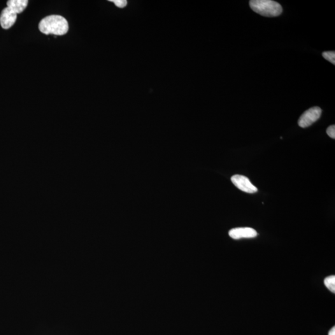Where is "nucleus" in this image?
<instances>
[{
  "mask_svg": "<svg viewBox=\"0 0 335 335\" xmlns=\"http://www.w3.org/2000/svg\"><path fill=\"white\" fill-rule=\"evenodd\" d=\"M69 29L68 22L66 19L60 15L47 16L39 24V31L46 35L63 36L68 32Z\"/></svg>",
  "mask_w": 335,
  "mask_h": 335,
  "instance_id": "f257e3e1",
  "label": "nucleus"
},
{
  "mask_svg": "<svg viewBox=\"0 0 335 335\" xmlns=\"http://www.w3.org/2000/svg\"><path fill=\"white\" fill-rule=\"evenodd\" d=\"M231 181L232 183L242 191L251 194L258 191L257 188L251 183L247 177L236 174L232 177Z\"/></svg>",
  "mask_w": 335,
  "mask_h": 335,
  "instance_id": "20e7f679",
  "label": "nucleus"
},
{
  "mask_svg": "<svg viewBox=\"0 0 335 335\" xmlns=\"http://www.w3.org/2000/svg\"><path fill=\"white\" fill-rule=\"evenodd\" d=\"M250 6L255 13L266 17H276L283 12L281 4L272 0H251Z\"/></svg>",
  "mask_w": 335,
  "mask_h": 335,
  "instance_id": "f03ea898",
  "label": "nucleus"
},
{
  "mask_svg": "<svg viewBox=\"0 0 335 335\" xmlns=\"http://www.w3.org/2000/svg\"><path fill=\"white\" fill-rule=\"evenodd\" d=\"M229 234L233 239L255 238L258 236V233L255 229L250 227L236 228L230 230Z\"/></svg>",
  "mask_w": 335,
  "mask_h": 335,
  "instance_id": "39448f33",
  "label": "nucleus"
},
{
  "mask_svg": "<svg viewBox=\"0 0 335 335\" xmlns=\"http://www.w3.org/2000/svg\"><path fill=\"white\" fill-rule=\"evenodd\" d=\"M325 285L330 291L335 292V276H331L326 278L324 281Z\"/></svg>",
  "mask_w": 335,
  "mask_h": 335,
  "instance_id": "6e6552de",
  "label": "nucleus"
},
{
  "mask_svg": "<svg viewBox=\"0 0 335 335\" xmlns=\"http://www.w3.org/2000/svg\"><path fill=\"white\" fill-rule=\"evenodd\" d=\"M322 56L325 59L328 60L332 64H335V52H324L322 53Z\"/></svg>",
  "mask_w": 335,
  "mask_h": 335,
  "instance_id": "1a4fd4ad",
  "label": "nucleus"
},
{
  "mask_svg": "<svg viewBox=\"0 0 335 335\" xmlns=\"http://www.w3.org/2000/svg\"><path fill=\"white\" fill-rule=\"evenodd\" d=\"M109 1L113 2L116 6L120 8H124L127 4L126 0H109Z\"/></svg>",
  "mask_w": 335,
  "mask_h": 335,
  "instance_id": "9d476101",
  "label": "nucleus"
},
{
  "mask_svg": "<svg viewBox=\"0 0 335 335\" xmlns=\"http://www.w3.org/2000/svg\"><path fill=\"white\" fill-rule=\"evenodd\" d=\"M322 110L319 107H313L305 111L298 120V124L302 128H306L319 120Z\"/></svg>",
  "mask_w": 335,
  "mask_h": 335,
  "instance_id": "7ed1b4c3",
  "label": "nucleus"
},
{
  "mask_svg": "<svg viewBox=\"0 0 335 335\" xmlns=\"http://www.w3.org/2000/svg\"><path fill=\"white\" fill-rule=\"evenodd\" d=\"M329 335H335V328L333 327L330 331L329 332Z\"/></svg>",
  "mask_w": 335,
  "mask_h": 335,
  "instance_id": "f8f14e48",
  "label": "nucleus"
},
{
  "mask_svg": "<svg viewBox=\"0 0 335 335\" xmlns=\"http://www.w3.org/2000/svg\"><path fill=\"white\" fill-rule=\"evenodd\" d=\"M327 134L329 135V137L331 138L335 139V125H330V127L327 128Z\"/></svg>",
  "mask_w": 335,
  "mask_h": 335,
  "instance_id": "9b49d317",
  "label": "nucleus"
},
{
  "mask_svg": "<svg viewBox=\"0 0 335 335\" xmlns=\"http://www.w3.org/2000/svg\"><path fill=\"white\" fill-rule=\"evenodd\" d=\"M27 0H9L7 1V7L16 14L22 13L27 6Z\"/></svg>",
  "mask_w": 335,
  "mask_h": 335,
  "instance_id": "0eeeda50",
  "label": "nucleus"
},
{
  "mask_svg": "<svg viewBox=\"0 0 335 335\" xmlns=\"http://www.w3.org/2000/svg\"><path fill=\"white\" fill-rule=\"evenodd\" d=\"M16 20L17 14L6 7L2 11L0 16V24L3 29H8L15 24Z\"/></svg>",
  "mask_w": 335,
  "mask_h": 335,
  "instance_id": "423d86ee",
  "label": "nucleus"
}]
</instances>
